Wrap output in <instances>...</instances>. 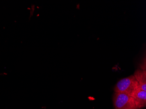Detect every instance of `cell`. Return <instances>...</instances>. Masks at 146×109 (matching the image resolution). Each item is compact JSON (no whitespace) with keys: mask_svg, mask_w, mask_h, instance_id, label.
Listing matches in <instances>:
<instances>
[{"mask_svg":"<svg viewBox=\"0 0 146 109\" xmlns=\"http://www.w3.org/2000/svg\"><path fill=\"white\" fill-rule=\"evenodd\" d=\"M133 75L122 79L116 83L114 88L115 92L125 93L130 95L139 87Z\"/></svg>","mask_w":146,"mask_h":109,"instance_id":"obj_1","label":"cell"},{"mask_svg":"<svg viewBox=\"0 0 146 109\" xmlns=\"http://www.w3.org/2000/svg\"><path fill=\"white\" fill-rule=\"evenodd\" d=\"M113 101L115 109H137L133 98L128 94L115 92Z\"/></svg>","mask_w":146,"mask_h":109,"instance_id":"obj_2","label":"cell"},{"mask_svg":"<svg viewBox=\"0 0 146 109\" xmlns=\"http://www.w3.org/2000/svg\"><path fill=\"white\" fill-rule=\"evenodd\" d=\"M133 98L137 109H141L146 106V91H143L139 86L130 95Z\"/></svg>","mask_w":146,"mask_h":109,"instance_id":"obj_3","label":"cell"},{"mask_svg":"<svg viewBox=\"0 0 146 109\" xmlns=\"http://www.w3.org/2000/svg\"><path fill=\"white\" fill-rule=\"evenodd\" d=\"M138 83L140 88L146 91V70L138 69L136 70L133 75Z\"/></svg>","mask_w":146,"mask_h":109,"instance_id":"obj_4","label":"cell"}]
</instances>
